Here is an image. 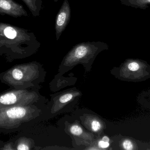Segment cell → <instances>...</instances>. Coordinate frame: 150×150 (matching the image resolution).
<instances>
[{
  "label": "cell",
  "instance_id": "obj_18",
  "mask_svg": "<svg viewBox=\"0 0 150 150\" xmlns=\"http://www.w3.org/2000/svg\"><path fill=\"white\" fill-rule=\"evenodd\" d=\"M54 2H56L58 1H59V0H54Z\"/></svg>",
  "mask_w": 150,
  "mask_h": 150
},
{
  "label": "cell",
  "instance_id": "obj_2",
  "mask_svg": "<svg viewBox=\"0 0 150 150\" xmlns=\"http://www.w3.org/2000/svg\"><path fill=\"white\" fill-rule=\"evenodd\" d=\"M35 104L10 107L0 110V133L11 134L24 130L41 114V110Z\"/></svg>",
  "mask_w": 150,
  "mask_h": 150
},
{
  "label": "cell",
  "instance_id": "obj_13",
  "mask_svg": "<svg viewBox=\"0 0 150 150\" xmlns=\"http://www.w3.org/2000/svg\"><path fill=\"white\" fill-rule=\"evenodd\" d=\"M124 149L126 150H132L133 149V144L131 141L128 140H126L123 142L122 143Z\"/></svg>",
  "mask_w": 150,
  "mask_h": 150
},
{
  "label": "cell",
  "instance_id": "obj_8",
  "mask_svg": "<svg viewBox=\"0 0 150 150\" xmlns=\"http://www.w3.org/2000/svg\"><path fill=\"white\" fill-rule=\"evenodd\" d=\"M69 133L74 138L77 144H79L90 145L94 140L92 133L86 132L77 123H74L69 127Z\"/></svg>",
  "mask_w": 150,
  "mask_h": 150
},
{
  "label": "cell",
  "instance_id": "obj_16",
  "mask_svg": "<svg viewBox=\"0 0 150 150\" xmlns=\"http://www.w3.org/2000/svg\"><path fill=\"white\" fill-rule=\"evenodd\" d=\"M4 142L2 141L1 140H0V150H1V149L2 147L3 146L4 144Z\"/></svg>",
  "mask_w": 150,
  "mask_h": 150
},
{
  "label": "cell",
  "instance_id": "obj_4",
  "mask_svg": "<svg viewBox=\"0 0 150 150\" xmlns=\"http://www.w3.org/2000/svg\"><path fill=\"white\" fill-rule=\"evenodd\" d=\"M107 44L102 41L84 42L76 44L65 56L61 67L73 68L78 64L91 66L100 52L108 49Z\"/></svg>",
  "mask_w": 150,
  "mask_h": 150
},
{
  "label": "cell",
  "instance_id": "obj_7",
  "mask_svg": "<svg viewBox=\"0 0 150 150\" xmlns=\"http://www.w3.org/2000/svg\"><path fill=\"white\" fill-rule=\"evenodd\" d=\"M0 14L15 18L28 16L23 5L14 0H0Z\"/></svg>",
  "mask_w": 150,
  "mask_h": 150
},
{
  "label": "cell",
  "instance_id": "obj_14",
  "mask_svg": "<svg viewBox=\"0 0 150 150\" xmlns=\"http://www.w3.org/2000/svg\"><path fill=\"white\" fill-rule=\"evenodd\" d=\"M128 68L131 71H135L139 69L140 66L137 63L132 62L129 64Z\"/></svg>",
  "mask_w": 150,
  "mask_h": 150
},
{
  "label": "cell",
  "instance_id": "obj_15",
  "mask_svg": "<svg viewBox=\"0 0 150 150\" xmlns=\"http://www.w3.org/2000/svg\"><path fill=\"white\" fill-rule=\"evenodd\" d=\"M101 140L107 142H109V141H110V139L107 136H103Z\"/></svg>",
  "mask_w": 150,
  "mask_h": 150
},
{
  "label": "cell",
  "instance_id": "obj_6",
  "mask_svg": "<svg viewBox=\"0 0 150 150\" xmlns=\"http://www.w3.org/2000/svg\"><path fill=\"white\" fill-rule=\"evenodd\" d=\"M71 9L68 0H64L55 21L56 40L59 39L62 32L69 23L71 18Z\"/></svg>",
  "mask_w": 150,
  "mask_h": 150
},
{
  "label": "cell",
  "instance_id": "obj_9",
  "mask_svg": "<svg viewBox=\"0 0 150 150\" xmlns=\"http://www.w3.org/2000/svg\"><path fill=\"white\" fill-rule=\"evenodd\" d=\"M80 94L81 93L79 91L74 90L69 91L61 94L54 100L52 112L54 113L59 112L66 105H67L68 103Z\"/></svg>",
  "mask_w": 150,
  "mask_h": 150
},
{
  "label": "cell",
  "instance_id": "obj_10",
  "mask_svg": "<svg viewBox=\"0 0 150 150\" xmlns=\"http://www.w3.org/2000/svg\"><path fill=\"white\" fill-rule=\"evenodd\" d=\"M104 122L99 118L93 115H89L83 120V124L92 132L100 134L104 129Z\"/></svg>",
  "mask_w": 150,
  "mask_h": 150
},
{
  "label": "cell",
  "instance_id": "obj_12",
  "mask_svg": "<svg viewBox=\"0 0 150 150\" xmlns=\"http://www.w3.org/2000/svg\"><path fill=\"white\" fill-rule=\"evenodd\" d=\"M97 145L98 149H105L109 147L110 144H109V142L104 141L101 139L98 142Z\"/></svg>",
  "mask_w": 150,
  "mask_h": 150
},
{
  "label": "cell",
  "instance_id": "obj_3",
  "mask_svg": "<svg viewBox=\"0 0 150 150\" xmlns=\"http://www.w3.org/2000/svg\"><path fill=\"white\" fill-rule=\"evenodd\" d=\"M40 68L37 62L16 64L0 73V82L10 89H33L40 81Z\"/></svg>",
  "mask_w": 150,
  "mask_h": 150
},
{
  "label": "cell",
  "instance_id": "obj_17",
  "mask_svg": "<svg viewBox=\"0 0 150 150\" xmlns=\"http://www.w3.org/2000/svg\"><path fill=\"white\" fill-rule=\"evenodd\" d=\"M146 1L148 3H150V0H146Z\"/></svg>",
  "mask_w": 150,
  "mask_h": 150
},
{
  "label": "cell",
  "instance_id": "obj_5",
  "mask_svg": "<svg viewBox=\"0 0 150 150\" xmlns=\"http://www.w3.org/2000/svg\"><path fill=\"white\" fill-rule=\"evenodd\" d=\"M39 97L33 89H10L0 93V110L16 106L36 104Z\"/></svg>",
  "mask_w": 150,
  "mask_h": 150
},
{
  "label": "cell",
  "instance_id": "obj_1",
  "mask_svg": "<svg viewBox=\"0 0 150 150\" xmlns=\"http://www.w3.org/2000/svg\"><path fill=\"white\" fill-rule=\"evenodd\" d=\"M40 43L33 32L0 22V55L7 61L23 59L34 54Z\"/></svg>",
  "mask_w": 150,
  "mask_h": 150
},
{
  "label": "cell",
  "instance_id": "obj_11",
  "mask_svg": "<svg viewBox=\"0 0 150 150\" xmlns=\"http://www.w3.org/2000/svg\"><path fill=\"white\" fill-rule=\"evenodd\" d=\"M34 17L39 16L42 9V0H22Z\"/></svg>",
  "mask_w": 150,
  "mask_h": 150
}]
</instances>
